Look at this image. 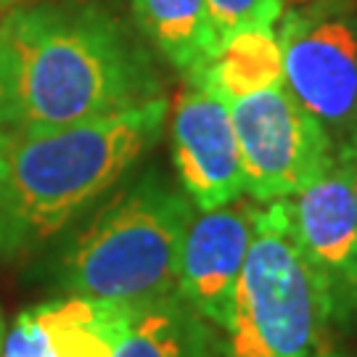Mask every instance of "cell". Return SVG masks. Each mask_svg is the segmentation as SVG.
I'll return each mask as SVG.
<instances>
[{
	"instance_id": "cell-10",
	"label": "cell",
	"mask_w": 357,
	"mask_h": 357,
	"mask_svg": "<svg viewBox=\"0 0 357 357\" xmlns=\"http://www.w3.org/2000/svg\"><path fill=\"white\" fill-rule=\"evenodd\" d=\"M132 310L85 296L43 302L13 320L0 357H114Z\"/></svg>"
},
{
	"instance_id": "cell-7",
	"label": "cell",
	"mask_w": 357,
	"mask_h": 357,
	"mask_svg": "<svg viewBox=\"0 0 357 357\" xmlns=\"http://www.w3.org/2000/svg\"><path fill=\"white\" fill-rule=\"evenodd\" d=\"M296 241L318 273L339 333L357 323V204L342 151L302 191L283 199Z\"/></svg>"
},
{
	"instance_id": "cell-16",
	"label": "cell",
	"mask_w": 357,
	"mask_h": 357,
	"mask_svg": "<svg viewBox=\"0 0 357 357\" xmlns=\"http://www.w3.org/2000/svg\"><path fill=\"white\" fill-rule=\"evenodd\" d=\"M339 151H342V156L347 159V167H349L352 188H355V204H357V128L352 130V135L339 146Z\"/></svg>"
},
{
	"instance_id": "cell-1",
	"label": "cell",
	"mask_w": 357,
	"mask_h": 357,
	"mask_svg": "<svg viewBox=\"0 0 357 357\" xmlns=\"http://www.w3.org/2000/svg\"><path fill=\"white\" fill-rule=\"evenodd\" d=\"M13 130L66 128L165 98L156 53L98 0H40L0 16Z\"/></svg>"
},
{
	"instance_id": "cell-2",
	"label": "cell",
	"mask_w": 357,
	"mask_h": 357,
	"mask_svg": "<svg viewBox=\"0 0 357 357\" xmlns=\"http://www.w3.org/2000/svg\"><path fill=\"white\" fill-rule=\"evenodd\" d=\"M167 98L66 128L0 138V262L26 259L96 209L162 138Z\"/></svg>"
},
{
	"instance_id": "cell-6",
	"label": "cell",
	"mask_w": 357,
	"mask_h": 357,
	"mask_svg": "<svg viewBox=\"0 0 357 357\" xmlns=\"http://www.w3.org/2000/svg\"><path fill=\"white\" fill-rule=\"evenodd\" d=\"M228 106L241 151L246 196L252 202L273 204L294 196L318 178L339 151L286 85Z\"/></svg>"
},
{
	"instance_id": "cell-3",
	"label": "cell",
	"mask_w": 357,
	"mask_h": 357,
	"mask_svg": "<svg viewBox=\"0 0 357 357\" xmlns=\"http://www.w3.org/2000/svg\"><path fill=\"white\" fill-rule=\"evenodd\" d=\"M196 206L156 169L122 180L53 265L61 296L143 307L178 296L180 252Z\"/></svg>"
},
{
	"instance_id": "cell-9",
	"label": "cell",
	"mask_w": 357,
	"mask_h": 357,
	"mask_svg": "<svg viewBox=\"0 0 357 357\" xmlns=\"http://www.w3.org/2000/svg\"><path fill=\"white\" fill-rule=\"evenodd\" d=\"M257 209L259 204L241 199L220 209H196L183 241L178 296L220 331H228L233 323Z\"/></svg>"
},
{
	"instance_id": "cell-17",
	"label": "cell",
	"mask_w": 357,
	"mask_h": 357,
	"mask_svg": "<svg viewBox=\"0 0 357 357\" xmlns=\"http://www.w3.org/2000/svg\"><path fill=\"white\" fill-rule=\"evenodd\" d=\"M22 0H0V16H6V13L11 11V8H16Z\"/></svg>"
},
{
	"instance_id": "cell-13",
	"label": "cell",
	"mask_w": 357,
	"mask_h": 357,
	"mask_svg": "<svg viewBox=\"0 0 357 357\" xmlns=\"http://www.w3.org/2000/svg\"><path fill=\"white\" fill-rule=\"evenodd\" d=\"M188 82L202 85L228 103L249 98L262 90L283 88V53L278 32L273 26H255L222 40L204 69Z\"/></svg>"
},
{
	"instance_id": "cell-4",
	"label": "cell",
	"mask_w": 357,
	"mask_h": 357,
	"mask_svg": "<svg viewBox=\"0 0 357 357\" xmlns=\"http://www.w3.org/2000/svg\"><path fill=\"white\" fill-rule=\"evenodd\" d=\"M336 339L328 294L296 241L289 206L259 204L225 357H352Z\"/></svg>"
},
{
	"instance_id": "cell-14",
	"label": "cell",
	"mask_w": 357,
	"mask_h": 357,
	"mask_svg": "<svg viewBox=\"0 0 357 357\" xmlns=\"http://www.w3.org/2000/svg\"><path fill=\"white\" fill-rule=\"evenodd\" d=\"M206 6L220 43L243 29L273 26L283 16V0H206Z\"/></svg>"
},
{
	"instance_id": "cell-5",
	"label": "cell",
	"mask_w": 357,
	"mask_h": 357,
	"mask_svg": "<svg viewBox=\"0 0 357 357\" xmlns=\"http://www.w3.org/2000/svg\"><path fill=\"white\" fill-rule=\"evenodd\" d=\"M283 85L339 149L357 128V0H307L283 11Z\"/></svg>"
},
{
	"instance_id": "cell-11",
	"label": "cell",
	"mask_w": 357,
	"mask_h": 357,
	"mask_svg": "<svg viewBox=\"0 0 357 357\" xmlns=\"http://www.w3.org/2000/svg\"><path fill=\"white\" fill-rule=\"evenodd\" d=\"M114 357H225V331L169 296L132 310Z\"/></svg>"
},
{
	"instance_id": "cell-8",
	"label": "cell",
	"mask_w": 357,
	"mask_h": 357,
	"mask_svg": "<svg viewBox=\"0 0 357 357\" xmlns=\"http://www.w3.org/2000/svg\"><path fill=\"white\" fill-rule=\"evenodd\" d=\"M169 143L180 188L196 209H220L246 193L228 101L188 82L169 116Z\"/></svg>"
},
{
	"instance_id": "cell-18",
	"label": "cell",
	"mask_w": 357,
	"mask_h": 357,
	"mask_svg": "<svg viewBox=\"0 0 357 357\" xmlns=\"http://www.w3.org/2000/svg\"><path fill=\"white\" fill-rule=\"evenodd\" d=\"M6 333H8V328H6V318L0 312V349H3V342H6Z\"/></svg>"
},
{
	"instance_id": "cell-15",
	"label": "cell",
	"mask_w": 357,
	"mask_h": 357,
	"mask_svg": "<svg viewBox=\"0 0 357 357\" xmlns=\"http://www.w3.org/2000/svg\"><path fill=\"white\" fill-rule=\"evenodd\" d=\"M13 130V88H11V64L8 51L0 38V138Z\"/></svg>"
},
{
	"instance_id": "cell-12",
	"label": "cell",
	"mask_w": 357,
	"mask_h": 357,
	"mask_svg": "<svg viewBox=\"0 0 357 357\" xmlns=\"http://www.w3.org/2000/svg\"><path fill=\"white\" fill-rule=\"evenodd\" d=\"M143 40L191 79L215 56L220 40L206 0H130Z\"/></svg>"
}]
</instances>
